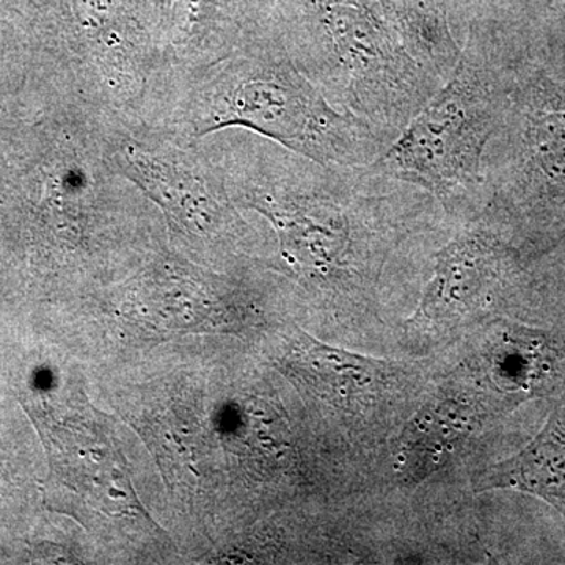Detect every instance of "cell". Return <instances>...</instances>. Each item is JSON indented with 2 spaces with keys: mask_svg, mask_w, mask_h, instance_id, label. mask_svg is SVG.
Returning a JSON list of instances; mask_svg holds the SVG:
<instances>
[{
  "mask_svg": "<svg viewBox=\"0 0 565 565\" xmlns=\"http://www.w3.org/2000/svg\"><path fill=\"white\" fill-rule=\"evenodd\" d=\"M239 210L273 226L281 262L300 280L322 288H362L381 263L371 230L373 167L321 163L243 129L203 139Z\"/></svg>",
  "mask_w": 565,
  "mask_h": 565,
  "instance_id": "cell-1",
  "label": "cell"
},
{
  "mask_svg": "<svg viewBox=\"0 0 565 565\" xmlns=\"http://www.w3.org/2000/svg\"><path fill=\"white\" fill-rule=\"evenodd\" d=\"M139 120L192 140L243 129L341 167L371 166L390 145L334 109L286 52L258 32L217 61L159 74Z\"/></svg>",
  "mask_w": 565,
  "mask_h": 565,
  "instance_id": "cell-2",
  "label": "cell"
},
{
  "mask_svg": "<svg viewBox=\"0 0 565 565\" xmlns=\"http://www.w3.org/2000/svg\"><path fill=\"white\" fill-rule=\"evenodd\" d=\"M252 32L275 41L334 109L388 143L444 84L373 0H308L299 20Z\"/></svg>",
  "mask_w": 565,
  "mask_h": 565,
  "instance_id": "cell-3",
  "label": "cell"
},
{
  "mask_svg": "<svg viewBox=\"0 0 565 565\" xmlns=\"http://www.w3.org/2000/svg\"><path fill=\"white\" fill-rule=\"evenodd\" d=\"M512 81L471 32L451 77L371 167L452 210L487 182V150L503 122Z\"/></svg>",
  "mask_w": 565,
  "mask_h": 565,
  "instance_id": "cell-4",
  "label": "cell"
},
{
  "mask_svg": "<svg viewBox=\"0 0 565 565\" xmlns=\"http://www.w3.org/2000/svg\"><path fill=\"white\" fill-rule=\"evenodd\" d=\"M102 132L111 167L162 212L173 243L202 262L237 250L247 226L202 140L120 115L102 114Z\"/></svg>",
  "mask_w": 565,
  "mask_h": 565,
  "instance_id": "cell-5",
  "label": "cell"
},
{
  "mask_svg": "<svg viewBox=\"0 0 565 565\" xmlns=\"http://www.w3.org/2000/svg\"><path fill=\"white\" fill-rule=\"evenodd\" d=\"M497 136L504 156L489 207L545 239L565 223V84L541 66L514 74Z\"/></svg>",
  "mask_w": 565,
  "mask_h": 565,
  "instance_id": "cell-6",
  "label": "cell"
},
{
  "mask_svg": "<svg viewBox=\"0 0 565 565\" xmlns=\"http://www.w3.org/2000/svg\"><path fill=\"white\" fill-rule=\"evenodd\" d=\"M520 252L492 211L471 223L435 258L433 277L414 316V332H448L484 318L522 274Z\"/></svg>",
  "mask_w": 565,
  "mask_h": 565,
  "instance_id": "cell-7",
  "label": "cell"
},
{
  "mask_svg": "<svg viewBox=\"0 0 565 565\" xmlns=\"http://www.w3.org/2000/svg\"><path fill=\"white\" fill-rule=\"evenodd\" d=\"M484 401L470 385L451 381L437 390L404 427L397 446V478L404 484H422L449 462L457 449L484 423Z\"/></svg>",
  "mask_w": 565,
  "mask_h": 565,
  "instance_id": "cell-8",
  "label": "cell"
},
{
  "mask_svg": "<svg viewBox=\"0 0 565 565\" xmlns=\"http://www.w3.org/2000/svg\"><path fill=\"white\" fill-rule=\"evenodd\" d=\"M281 363L323 403L343 411L371 407L393 392L401 379L393 363L319 343L303 332L294 334Z\"/></svg>",
  "mask_w": 565,
  "mask_h": 565,
  "instance_id": "cell-9",
  "label": "cell"
},
{
  "mask_svg": "<svg viewBox=\"0 0 565 565\" xmlns=\"http://www.w3.org/2000/svg\"><path fill=\"white\" fill-rule=\"evenodd\" d=\"M99 414L87 411L84 426L74 427L70 440L73 462L61 463L65 481L74 492L82 494L88 503L98 505L110 516L145 515L134 492L125 460L110 438L104 437L102 424L96 422ZM147 516V515H145Z\"/></svg>",
  "mask_w": 565,
  "mask_h": 565,
  "instance_id": "cell-10",
  "label": "cell"
},
{
  "mask_svg": "<svg viewBox=\"0 0 565 565\" xmlns=\"http://www.w3.org/2000/svg\"><path fill=\"white\" fill-rule=\"evenodd\" d=\"M487 355L494 392L508 407L553 392L565 366V349L555 338L520 326H504Z\"/></svg>",
  "mask_w": 565,
  "mask_h": 565,
  "instance_id": "cell-11",
  "label": "cell"
},
{
  "mask_svg": "<svg viewBox=\"0 0 565 565\" xmlns=\"http://www.w3.org/2000/svg\"><path fill=\"white\" fill-rule=\"evenodd\" d=\"M475 489L533 494L565 519V397L553 408L541 433L516 455L482 471Z\"/></svg>",
  "mask_w": 565,
  "mask_h": 565,
  "instance_id": "cell-12",
  "label": "cell"
}]
</instances>
